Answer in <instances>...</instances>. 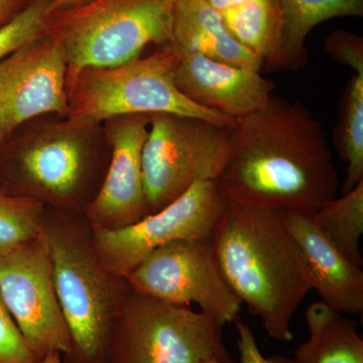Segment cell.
Masks as SVG:
<instances>
[{
  "label": "cell",
  "instance_id": "cell-1",
  "mask_svg": "<svg viewBox=\"0 0 363 363\" xmlns=\"http://www.w3.org/2000/svg\"><path fill=\"white\" fill-rule=\"evenodd\" d=\"M216 181L228 200L281 212L315 211L337 197L340 182L321 123L302 104L274 94L229 126Z\"/></svg>",
  "mask_w": 363,
  "mask_h": 363
},
{
  "label": "cell",
  "instance_id": "cell-2",
  "mask_svg": "<svg viewBox=\"0 0 363 363\" xmlns=\"http://www.w3.org/2000/svg\"><path fill=\"white\" fill-rule=\"evenodd\" d=\"M212 241L236 297L269 336L292 340L291 321L313 285L281 212L228 200Z\"/></svg>",
  "mask_w": 363,
  "mask_h": 363
},
{
  "label": "cell",
  "instance_id": "cell-3",
  "mask_svg": "<svg viewBox=\"0 0 363 363\" xmlns=\"http://www.w3.org/2000/svg\"><path fill=\"white\" fill-rule=\"evenodd\" d=\"M72 350L64 363H104L112 324L130 288L105 269L89 222L47 209L43 225Z\"/></svg>",
  "mask_w": 363,
  "mask_h": 363
},
{
  "label": "cell",
  "instance_id": "cell-4",
  "mask_svg": "<svg viewBox=\"0 0 363 363\" xmlns=\"http://www.w3.org/2000/svg\"><path fill=\"white\" fill-rule=\"evenodd\" d=\"M178 52L173 45L112 68L87 69L68 76V116L74 126L135 114L195 117L222 126L233 119L203 108L178 89L174 78Z\"/></svg>",
  "mask_w": 363,
  "mask_h": 363
},
{
  "label": "cell",
  "instance_id": "cell-5",
  "mask_svg": "<svg viewBox=\"0 0 363 363\" xmlns=\"http://www.w3.org/2000/svg\"><path fill=\"white\" fill-rule=\"evenodd\" d=\"M176 0H92L52 14L45 33L61 45L68 76L112 68L150 45L169 44Z\"/></svg>",
  "mask_w": 363,
  "mask_h": 363
},
{
  "label": "cell",
  "instance_id": "cell-6",
  "mask_svg": "<svg viewBox=\"0 0 363 363\" xmlns=\"http://www.w3.org/2000/svg\"><path fill=\"white\" fill-rule=\"evenodd\" d=\"M212 358L230 359L215 320L130 290L112 324L104 363H203Z\"/></svg>",
  "mask_w": 363,
  "mask_h": 363
},
{
  "label": "cell",
  "instance_id": "cell-7",
  "mask_svg": "<svg viewBox=\"0 0 363 363\" xmlns=\"http://www.w3.org/2000/svg\"><path fill=\"white\" fill-rule=\"evenodd\" d=\"M228 128L195 117L150 116L143 150L147 214L173 202L196 182L218 178L228 150Z\"/></svg>",
  "mask_w": 363,
  "mask_h": 363
},
{
  "label": "cell",
  "instance_id": "cell-8",
  "mask_svg": "<svg viewBox=\"0 0 363 363\" xmlns=\"http://www.w3.org/2000/svg\"><path fill=\"white\" fill-rule=\"evenodd\" d=\"M227 201L216 180H202L130 225L116 229L91 225L98 259L107 271L124 279L162 245L181 240H212Z\"/></svg>",
  "mask_w": 363,
  "mask_h": 363
},
{
  "label": "cell",
  "instance_id": "cell-9",
  "mask_svg": "<svg viewBox=\"0 0 363 363\" xmlns=\"http://www.w3.org/2000/svg\"><path fill=\"white\" fill-rule=\"evenodd\" d=\"M212 240H181L162 245L124 279L133 292L169 304H196L220 326L233 323L242 303L227 285Z\"/></svg>",
  "mask_w": 363,
  "mask_h": 363
},
{
  "label": "cell",
  "instance_id": "cell-10",
  "mask_svg": "<svg viewBox=\"0 0 363 363\" xmlns=\"http://www.w3.org/2000/svg\"><path fill=\"white\" fill-rule=\"evenodd\" d=\"M0 297L40 358L70 354V332L57 295L44 229L0 259Z\"/></svg>",
  "mask_w": 363,
  "mask_h": 363
},
{
  "label": "cell",
  "instance_id": "cell-11",
  "mask_svg": "<svg viewBox=\"0 0 363 363\" xmlns=\"http://www.w3.org/2000/svg\"><path fill=\"white\" fill-rule=\"evenodd\" d=\"M1 194L32 198L59 213L84 216L82 191L89 171V150L69 131L38 138L9 157Z\"/></svg>",
  "mask_w": 363,
  "mask_h": 363
},
{
  "label": "cell",
  "instance_id": "cell-12",
  "mask_svg": "<svg viewBox=\"0 0 363 363\" xmlns=\"http://www.w3.org/2000/svg\"><path fill=\"white\" fill-rule=\"evenodd\" d=\"M65 52L47 33L0 60L2 138L33 117L68 114Z\"/></svg>",
  "mask_w": 363,
  "mask_h": 363
},
{
  "label": "cell",
  "instance_id": "cell-13",
  "mask_svg": "<svg viewBox=\"0 0 363 363\" xmlns=\"http://www.w3.org/2000/svg\"><path fill=\"white\" fill-rule=\"evenodd\" d=\"M111 133V157L99 190L86 209L90 225L116 229L147 215L143 150L150 116L117 117Z\"/></svg>",
  "mask_w": 363,
  "mask_h": 363
},
{
  "label": "cell",
  "instance_id": "cell-14",
  "mask_svg": "<svg viewBox=\"0 0 363 363\" xmlns=\"http://www.w3.org/2000/svg\"><path fill=\"white\" fill-rule=\"evenodd\" d=\"M179 56L174 72L177 87L203 108L238 121L259 111L271 99L274 84L260 71L199 54Z\"/></svg>",
  "mask_w": 363,
  "mask_h": 363
},
{
  "label": "cell",
  "instance_id": "cell-15",
  "mask_svg": "<svg viewBox=\"0 0 363 363\" xmlns=\"http://www.w3.org/2000/svg\"><path fill=\"white\" fill-rule=\"evenodd\" d=\"M281 215L321 302L340 314H362V267L344 257L322 233L313 220L312 212L290 210Z\"/></svg>",
  "mask_w": 363,
  "mask_h": 363
},
{
  "label": "cell",
  "instance_id": "cell-16",
  "mask_svg": "<svg viewBox=\"0 0 363 363\" xmlns=\"http://www.w3.org/2000/svg\"><path fill=\"white\" fill-rule=\"evenodd\" d=\"M169 44L180 55L199 54L255 71L264 67L259 57L234 39L206 0H176Z\"/></svg>",
  "mask_w": 363,
  "mask_h": 363
},
{
  "label": "cell",
  "instance_id": "cell-17",
  "mask_svg": "<svg viewBox=\"0 0 363 363\" xmlns=\"http://www.w3.org/2000/svg\"><path fill=\"white\" fill-rule=\"evenodd\" d=\"M279 33L266 65L276 70H300L307 62L306 40L315 26L344 16H362L363 0H278Z\"/></svg>",
  "mask_w": 363,
  "mask_h": 363
},
{
  "label": "cell",
  "instance_id": "cell-18",
  "mask_svg": "<svg viewBox=\"0 0 363 363\" xmlns=\"http://www.w3.org/2000/svg\"><path fill=\"white\" fill-rule=\"evenodd\" d=\"M321 301L306 310L309 338L298 346V363H363V340L354 322Z\"/></svg>",
  "mask_w": 363,
  "mask_h": 363
},
{
  "label": "cell",
  "instance_id": "cell-19",
  "mask_svg": "<svg viewBox=\"0 0 363 363\" xmlns=\"http://www.w3.org/2000/svg\"><path fill=\"white\" fill-rule=\"evenodd\" d=\"M313 220L344 257L363 266L359 241L363 234V181L312 212Z\"/></svg>",
  "mask_w": 363,
  "mask_h": 363
},
{
  "label": "cell",
  "instance_id": "cell-20",
  "mask_svg": "<svg viewBox=\"0 0 363 363\" xmlns=\"http://www.w3.org/2000/svg\"><path fill=\"white\" fill-rule=\"evenodd\" d=\"M219 16L234 39L266 65L279 38L281 21L278 0H248Z\"/></svg>",
  "mask_w": 363,
  "mask_h": 363
},
{
  "label": "cell",
  "instance_id": "cell-21",
  "mask_svg": "<svg viewBox=\"0 0 363 363\" xmlns=\"http://www.w3.org/2000/svg\"><path fill=\"white\" fill-rule=\"evenodd\" d=\"M335 145L347 166L344 194L363 181V70L354 72L344 91Z\"/></svg>",
  "mask_w": 363,
  "mask_h": 363
},
{
  "label": "cell",
  "instance_id": "cell-22",
  "mask_svg": "<svg viewBox=\"0 0 363 363\" xmlns=\"http://www.w3.org/2000/svg\"><path fill=\"white\" fill-rule=\"evenodd\" d=\"M45 212L32 198L0 193V259L42 233Z\"/></svg>",
  "mask_w": 363,
  "mask_h": 363
},
{
  "label": "cell",
  "instance_id": "cell-23",
  "mask_svg": "<svg viewBox=\"0 0 363 363\" xmlns=\"http://www.w3.org/2000/svg\"><path fill=\"white\" fill-rule=\"evenodd\" d=\"M55 11L50 0H30L13 20L0 26V60L44 35Z\"/></svg>",
  "mask_w": 363,
  "mask_h": 363
},
{
  "label": "cell",
  "instance_id": "cell-24",
  "mask_svg": "<svg viewBox=\"0 0 363 363\" xmlns=\"http://www.w3.org/2000/svg\"><path fill=\"white\" fill-rule=\"evenodd\" d=\"M33 350L0 297V363H38Z\"/></svg>",
  "mask_w": 363,
  "mask_h": 363
},
{
  "label": "cell",
  "instance_id": "cell-25",
  "mask_svg": "<svg viewBox=\"0 0 363 363\" xmlns=\"http://www.w3.org/2000/svg\"><path fill=\"white\" fill-rule=\"evenodd\" d=\"M326 51L353 71L363 70V39L357 33L336 30L326 39Z\"/></svg>",
  "mask_w": 363,
  "mask_h": 363
},
{
  "label": "cell",
  "instance_id": "cell-26",
  "mask_svg": "<svg viewBox=\"0 0 363 363\" xmlns=\"http://www.w3.org/2000/svg\"><path fill=\"white\" fill-rule=\"evenodd\" d=\"M238 330V346L240 354V363H298L295 358L274 355L266 357L260 352L252 329L245 322L238 319L234 321Z\"/></svg>",
  "mask_w": 363,
  "mask_h": 363
},
{
  "label": "cell",
  "instance_id": "cell-27",
  "mask_svg": "<svg viewBox=\"0 0 363 363\" xmlns=\"http://www.w3.org/2000/svg\"><path fill=\"white\" fill-rule=\"evenodd\" d=\"M30 2V0H0V26L13 20Z\"/></svg>",
  "mask_w": 363,
  "mask_h": 363
},
{
  "label": "cell",
  "instance_id": "cell-28",
  "mask_svg": "<svg viewBox=\"0 0 363 363\" xmlns=\"http://www.w3.org/2000/svg\"><path fill=\"white\" fill-rule=\"evenodd\" d=\"M215 11L219 14L225 13L227 11L240 6L241 4H245L248 0H206Z\"/></svg>",
  "mask_w": 363,
  "mask_h": 363
},
{
  "label": "cell",
  "instance_id": "cell-29",
  "mask_svg": "<svg viewBox=\"0 0 363 363\" xmlns=\"http://www.w3.org/2000/svg\"><path fill=\"white\" fill-rule=\"evenodd\" d=\"M57 11H65V9H77L85 6L92 0H50Z\"/></svg>",
  "mask_w": 363,
  "mask_h": 363
},
{
  "label": "cell",
  "instance_id": "cell-30",
  "mask_svg": "<svg viewBox=\"0 0 363 363\" xmlns=\"http://www.w3.org/2000/svg\"><path fill=\"white\" fill-rule=\"evenodd\" d=\"M38 363H64L62 355L59 353H52V354L47 355L43 357Z\"/></svg>",
  "mask_w": 363,
  "mask_h": 363
},
{
  "label": "cell",
  "instance_id": "cell-31",
  "mask_svg": "<svg viewBox=\"0 0 363 363\" xmlns=\"http://www.w3.org/2000/svg\"><path fill=\"white\" fill-rule=\"evenodd\" d=\"M203 363H240V362H234V360L227 359H218V358H212V359L207 360V362H204Z\"/></svg>",
  "mask_w": 363,
  "mask_h": 363
},
{
  "label": "cell",
  "instance_id": "cell-32",
  "mask_svg": "<svg viewBox=\"0 0 363 363\" xmlns=\"http://www.w3.org/2000/svg\"><path fill=\"white\" fill-rule=\"evenodd\" d=\"M2 140H4V138H2L1 133H0V145H1Z\"/></svg>",
  "mask_w": 363,
  "mask_h": 363
}]
</instances>
